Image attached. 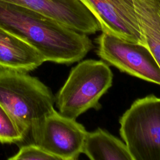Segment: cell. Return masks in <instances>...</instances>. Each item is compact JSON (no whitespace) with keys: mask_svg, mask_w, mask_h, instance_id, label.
Returning a JSON list of instances; mask_svg holds the SVG:
<instances>
[{"mask_svg":"<svg viewBox=\"0 0 160 160\" xmlns=\"http://www.w3.org/2000/svg\"><path fill=\"white\" fill-rule=\"evenodd\" d=\"M119 124L132 160H160V98L150 94L136 99Z\"/></svg>","mask_w":160,"mask_h":160,"instance_id":"277c9868","label":"cell"},{"mask_svg":"<svg viewBox=\"0 0 160 160\" xmlns=\"http://www.w3.org/2000/svg\"><path fill=\"white\" fill-rule=\"evenodd\" d=\"M38 11L79 32L101 30L97 19L80 0H2Z\"/></svg>","mask_w":160,"mask_h":160,"instance_id":"ba28073f","label":"cell"},{"mask_svg":"<svg viewBox=\"0 0 160 160\" xmlns=\"http://www.w3.org/2000/svg\"><path fill=\"white\" fill-rule=\"evenodd\" d=\"M0 28L34 47L45 62L71 64L81 60L93 48L88 34L38 11L2 0Z\"/></svg>","mask_w":160,"mask_h":160,"instance_id":"6da1fadb","label":"cell"},{"mask_svg":"<svg viewBox=\"0 0 160 160\" xmlns=\"http://www.w3.org/2000/svg\"><path fill=\"white\" fill-rule=\"evenodd\" d=\"M0 103L26 138L54 109L55 96L49 87L28 72L0 68Z\"/></svg>","mask_w":160,"mask_h":160,"instance_id":"7a4b0ae2","label":"cell"},{"mask_svg":"<svg viewBox=\"0 0 160 160\" xmlns=\"http://www.w3.org/2000/svg\"><path fill=\"white\" fill-rule=\"evenodd\" d=\"M44 62L34 47L0 28V68L29 72Z\"/></svg>","mask_w":160,"mask_h":160,"instance_id":"9c48e42d","label":"cell"},{"mask_svg":"<svg viewBox=\"0 0 160 160\" xmlns=\"http://www.w3.org/2000/svg\"><path fill=\"white\" fill-rule=\"evenodd\" d=\"M93 14L102 32L146 44L132 0H80Z\"/></svg>","mask_w":160,"mask_h":160,"instance_id":"52a82bcc","label":"cell"},{"mask_svg":"<svg viewBox=\"0 0 160 160\" xmlns=\"http://www.w3.org/2000/svg\"><path fill=\"white\" fill-rule=\"evenodd\" d=\"M146 46L160 67V0H132Z\"/></svg>","mask_w":160,"mask_h":160,"instance_id":"8fae6325","label":"cell"},{"mask_svg":"<svg viewBox=\"0 0 160 160\" xmlns=\"http://www.w3.org/2000/svg\"><path fill=\"white\" fill-rule=\"evenodd\" d=\"M25 136L13 117L0 103V142L20 143Z\"/></svg>","mask_w":160,"mask_h":160,"instance_id":"7c38bea8","label":"cell"},{"mask_svg":"<svg viewBox=\"0 0 160 160\" xmlns=\"http://www.w3.org/2000/svg\"><path fill=\"white\" fill-rule=\"evenodd\" d=\"M87 131L76 119L55 109L32 133V143L54 156L58 160H76L82 152Z\"/></svg>","mask_w":160,"mask_h":160,"instance_id":"8992f818","label":"cell"},{"mask_svg":"<svg viewBox=\"0 0 160 160\" xmlns=\"http://www.w3.org/2000/svg\"><path fill=\"white\" fill-rule=\"evenodd\" d=\"M113 74L103 61L87 59L71 69L55 96L59 112L76 119L89 109L101 108L100 98L111 87Z\"/></svg>","mask_w":160,"mask_h":160,"instance_id":"3957f363","label":"cell"},{"mask_svg":"<svg viewBox=\"0 0 160 160\" xmlns=\"http://www.w3.org/2000/svg\"><path fill=\"white\" fill-rule=\"evenodd\" d=\"M97 54L121 71L160 85V67L149 48L102 32L97 38Z\"/></svg>","mask_w":160,"mask_h":160,"instance_id":"5b68a950","label":"cell"},{"mask_svg":"<svg viewBox=\"0 0 160 160\" xmlns=\"http://www.w3.org/2000/svg\"><path fill=\"white\" fill-rule=\"evenodd\" d=\"M9 160L18 159H39V160H58V159L48 152L40 146L31 143L21 146L18 152L13 156L8 158Z\"/></svg>","mask_w":160,"mask_h":160,"instance_id":"4fadbf2b","label":"cell"},{"mask_svg":"<svg viewBox=\"0 0 160 160\" xmlns=\"http://www.w3.org/2000/svg\"><path fill=\"white\" fill-rule=\"evenodd\" d=\"M82 153L91 160H132L126 144L101 128L87 132Z\"/></svg>","mask_w":160,"mask_h":160,"instance_id":"30bf717a","label":"cell"}]
</instances>
